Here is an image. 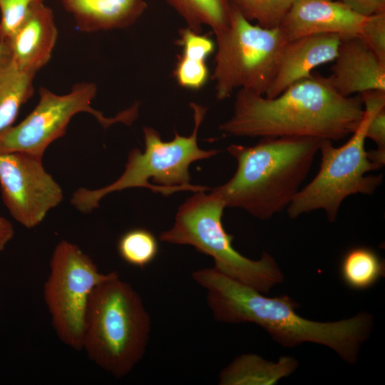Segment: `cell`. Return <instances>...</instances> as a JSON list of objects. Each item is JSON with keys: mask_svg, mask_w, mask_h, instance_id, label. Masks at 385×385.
Instances as JSON below:
<instances>
[{"mask_svg": "<svg viewBox=\"0 0 385 385\" xmlns=\"http://www.w3.org/2000/svg\"><path fill=\"white\" fill-rule=\"evenodd\" d=\"M150 329V317L140 295L115 272L91 296L82 349L100 368L122 378L145 354Z\"/></svg>", "mask_w": 385, "mask_h": 385, "instance_id": "4", "label": "cell"}, {"mask_svg": "<svg viewBox=\"0 0 385 385\" xmlns=\"http://www.w3.org/2000/svg\"><path fill=\"white\" fill-rule=\"evenodd\" d=\"M44 0H0V41L9 38L31 10Z\"/></svg>", "mask_w": 385, "mask_h": 385, "instance_id": "24", "label": "cell"}, {"mask_svg": "<svg viewBox=\"0 0 385 385\" xmlns=\"http://www.w3.org/2000/svg\"><path fill=\"white\" fill-rule=\"evenodd\" d=\"M190 106L194 118V128L190 135H180L175 131L173 140L164 141L155 128L144 127L145 150L134 148L129 153L122 175L101 188H79L73 192L71 204L80 212L88 213L98 207L104 196L128 188H145L165 196L183 190H209L207 187L190 184L189 168L195 161L213 157L219 150L199 147L198 131L207 108L195 102Z\"/></svg>", "mask_w": 385, "mask_h": 385, "instance_id": "5", "label": "cell"}, {"mask_svg": "<svg viewBox=\"0 0 385 385\" xmlns=\"http://www.w3.org/2000/svg\"><path fill=\"white\" fill-rule=\"evenodd\" d=\"M384 263L372 249L358 246L343 256L340 273L344 282L356 290L366 289L384 275Z\"/></svg>", "mask_w": 385, "mask_h": 385, "instance_id": "21", "label": "cell"}, {"mask_svg": "<svg viewBox=\"0 0 385 385\" xmlns=\"http://www.w3.org/2000/svg\"><path fill=\"white\" fill-rule=\"evenodd\" d=\"M183 18L187 27L201 33L202 26L215 36L225 30L230 20V0H166Z\"/></svg>", "mask_w": 385, "mask_h": 385, "instance_id": "20", "label": "cell"}, {"mask_svg": "<svg viewBox=\"0 0 385 385\" xmlns=\"http://www.w3.org/2000/svg\"><path fill=\"white\" fill-rule=\"evenodd\" d=\"M205 191L195 192L180 206L173 225L160 234V240L192 246L212 257L218 272L262 293L268 292L283 281L279 265L267 252L254 260L234 248V237L222 224L225 205L213 192Z\"/></svg>", "mask_w": 385, "mask_h": 385, "instance_id": "7", "label": "cell"}, {"mask_svg": "<svg viewBox=\"0 0 385 385\" xmlns=\"http://www.w3.org/2000/svg\"><path fill=\"white\" fill-rule=\"evenodd\" d=\"M360 96L364 106L361 123L339 147L329 140H321L319 169L287 208L290 218L319 210L325 212L329 222H334L346 198L356 194L371 195L382 183V175H369L380 168L369 159L365 142L372 112L385 106V91H368Z\"/></svg>", "mask_w": 385, "mask_h": 385, "instance_id": "6", "label": "cell"}, {"mask_svg": "<svg viewBox=\"0 0 385 385\" xmlns=\"http://www.w3.org/2000/svg\"><path fill=\"white\" fill-rule=\"evenodd\" d=\"M322 140L262 138L255 145L232 144L237 169L225 183L210 189L225 207H237L267 220L287 209L302 188Z\"/></svg>", "mask_w": 385, "mask_h": 385, "instance_id": "3", "label": "cell"}, {"mask_svg": "<svg viewBox=\"0 0 385 385\" xmlns=\"http://www.w3.org/2000/svg\"><path fill=\"white\" fill-rule=\"evenodd\" d=\"M14 235V228L11 222L0 216V252H2Z\"/></svg>", "mask_w": 385, "mask_h": 385, "instance_id": "28", "label": "cell"}, {"mask_svg": "<svg viewBox=\"0 0 385 385\" xmlns=\"http://www.w3.org/2000/svg\"><path fill=\"white\" fill-rule=\"evenodd\" d=\"M34 77L0 52V132L13 125L21 106L33 96Z\"/></svg>", "mask_w": 385, "mask_h": 385, "instance_id": "19", "label": "cell"}, {"mask_svg": "<svg viewBox=\"0 0 385 385\" xmlns=\"http://www.w3.org/2000/svg\"><path fill=\"white\" fill-rule=\"evenodd\" d=\"M249 21L265 28L279 27L294 0H230Z\"/></svg>", "mask_w": 385, "mask_h": 385, "instance_id": "23", "label": "cell"}, {"mask_svg": "<svg viewBox=\"0 0 385 385\" xmlns=\"http://www.w3.org/2000/svg\"><path fill=\"white\" fill-rule=\"evenodd\" d=\"M42 158L24 152L0 153V189L11 215L26 228L38 225L63 200L61 186Z\"/></svg>", "mask_w": 385, "mask_h": 385, "instance_id": "11", "label": "cell"}, {"mask_svg": "<svg viewBox=\"0 0 385 385\" xmlns=\"http://www.w3.org/2000/svg\"><path fill=\"white\" fill-rule=\"evenodd\" d=\"M366 138L371 139L378 148L385 149V106L372 112L367 125Z\"/></svg>", "mask_w": 385, "mask_h": 385, "instance_id": "26", "label": "cell"}, {"mask_svg": "<svg viewBox=\"0 0 385 385\" xmlns=\"http://www.w3.org/2000/svg\"><path fill=\"white\" fill-rule=\"evenodd\" d=\"M97 92L95 83L81 82L63 95L41 87L34 109L19 124L0 132V153L24 152L43 157L46 148L63 136L72 118L83 112L93 115L104 128L122 123L130 125L138 115V103L113 117H106L92 108Z\"/></svg>", "mask_w": 385, "mask_h": 385, "instance_id": "9", "label": "cell"}, {"mask_svg": "<svg viewBox=\"0 0 385 385\" xmlns=\"http://www.w3.org/2000/svg\"><path fill=\"white\" fill-rule=\"evenodd\" d=\"M120 257L126 263L144 267L156 257L159 246L156 237L150 231L140 227L123 233L117 245Z\"/></svg>", "mask_w": 385, "mask_h": 385, "instance_id": "22", "label": "cell"}, {"mask_svg": "<svg viewBox=\"0 0 385 385\" xmlns=\"http://www.w3.org/2000/svg\"><path fill=\"white\" fill-rule=\"evenodd\" d=\"M58 37L53 13L36 5L9 38L0 41V52L21 70L36 75L51 59Z\"/></svg>", "mask_w": 385, "mask_h": 385, "instance_id": "13", "label": "cell"}, {"mask_svg": "<svg viewBox=\"0 0 385 385\" xmlns=\"http://www.w3.org/2000/svg\"><path fill=\"white\" fill-rule=\"evenodd\" d=\"M215 38L211 79L217 100H225L240 89L265 95L288 41L280 26L253 24L232 3L230 23Z\"/></svg>", "mask_w": 385, "mask_h": 385, "instance_id": "8", "label": "cell"}, {"mask_svg": "<svg viewBox=\"0 0 385 385\" xmlns=\"http://www.w3.org/2000/svg\"><path fill=\"white\" fill-rule=\"evenodd\" d=\"M327 77L332 87L349 97L371 90L385 91V62L358 36L341 38Z\"/></svg>", "mask_w": 385, "mask_h": 385, "instance_id": "14", "label": "cell"}, {"mask_svg": "<svg viewBox=\"0 0 385 385\" xmlns=\"http://www.w3.org/2000/svg\"><path fill=\"white\" fill-rule=\"evenodd\" d=\"M297 367V361L282 356L277 362L265 360L253 354H242L221 371V385H272L290 375Z\"/></svg>", "mask_w": 385, "mask_h": 385, "instance_id": "18", "label": "cell"}, {"mask_svg": "<svg viewBox=\"0 0 385 385\" xmlns=\"http://www.w3.org/2000/svg\"><path fill=\"white\" fill-rule=\"evenodd\" d=\"M352 10L356 14L370 17L385 13V0H337Z\"/></svg>", "mask_w": 385, "mask_h": 385, "instance_id": "27", "label": "cell"}, {"mask_svg": "<svg viewBox=\"0 0 385 385\" xmlns=\"http://www.w3.org/2000/svg\"><path fill=\"white\" fill-rule=\"evenodd\" d=\"M358 36L385 62V13L368 17Z\"/></svg>", "mask_w": 385, "mask_h": 385, "instance_id": "25", "label": "cell"}, {"mask_svg": "<svg viewBox=\"0 0 385 385\" xmlns=\"http://www.w3.org/2000/svg\"><path fill=\"white\" fill-rule=\"evenodd\" d=\"M177 43L181 53L173 70L176 83L185 89L202 88L210 78L207 60L215 51V41L186 26L180 29Z\"/></svg>", "mask_w": 385, "mask_h": 385, "instance_id": "17", "label": "cell"}, {"mask_svg": "<svg viewBox=\"0 0 385 385\" xmlns=\"http://www.w3.org/2000/svg\"><path fill=\"white\" fill-rule=\"evenodd\" d=\"M368 17L337 0H294L279 26L287 41L318 34L359 36Z\"/></svg>", "mask_w": 385, "mask_h": 385, "instance_id": "12", "label": "cell"}, {"mask_svg": "<svg viewBox=\"0 0 385 385\" xmlns=\"http://www.w3.org/2000/svg\"><path fill=\"white\" fill-rule=\"evenodd\" d=\"M114 273L101 272L93 260L73 243L62 240L56 246L43 286V298L52 326L64 344L82 350L91 296L98 284Z\"/></svg>", "mask_w": 385, "mask_h": 385, "instance_id": "10", "label": "cell"}, {"mask_svg": "<svg viewBox=\"0 0 385 385\" xmlns=\"http://www.w3.org/2000/svg\"><path fill=\"white\" fill-rule=\"evenodd\" d=\"M340 42L341 37L334 34H312L287 41L264 96H277L294 83L311 76L316 67L333 61Z\"/></svg>", "mask_w": 385, "mask_h": 385, "instance_id": "15", "label": "cell"}, {"mask_svg": "<svg viewBox=\"0 0 385 385\" xmlns=\"http://www.w3.org/2000/svg\"><path fill=\"white\" fill-rule=\"evenodd\" d=\"M364 115L359 95L339 94L327 77L312 74L273 98L240 89L232 115L219 129L250 138H309L339 140L351 135Z\"/></svg>", "mask_w": 385, "mask_h": 385, "instance_id": "1", "label": "cell"}, {"mask_svg": "<svg viewBox=\"0 0 385 385\" xmlns=\"http://www.w3.org/2000/svg\"><path fill=\"white\" fill-rule=\"evenodd\" d=\"M192 276L206 289L207 303L216 320L257 324L284 346L317 343L333 349L342 359L354 364L371 329L370 314L360 313L332 322L312 321L296 312L297 304L288 296L265 297L214 267L196 270Z\"/></svg>", "mask_w": 385, "mask_h": 385, "instance_id": "2", "label": "cell"}, {"mask_svg": "<svg viewBox=\"0 0 385 385\" xmlns=\"http://www.w3.org/2000/svg\"><path fill=\"white\" fill-rule=\"evenodd\" d=\"M83 32L124 29L147 9L145 0H60Z\"/></svg>", "mask_w": 385, "mask_h": 385, "instance_id": "16", "label": "cell"}]
</instances>
